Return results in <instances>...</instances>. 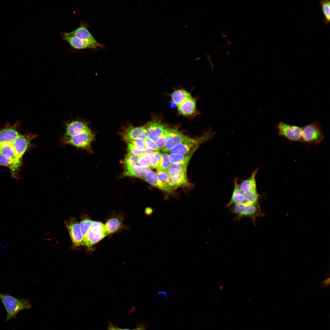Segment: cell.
Wrapping results in <instances>:
<instances>
[{"mask_svg": "<svg viewBox=\"0 0 330 330\" xmlns=\"http://www.w3.org/2000/svg\"><path fill=\"white\" fill-rule=\"evenodd\" d=\"M0 299L7 312L5 321L15 317L21 311L30 309L31 306L30 302L27 298L19 299L9 295L0 293Z\"/></svg>", "mask_w": 330, "mask_h": 330, "instance_id": "6da1fadb", "label": "cell"}, {"mask_svg": "<svg viewBox=\"0 0 330 330\" xmlns=\"http://www.w3.org/2000/svg\"><path fill=\"white\" fill-rule=\"evenodd\" d=\"M215 132L211 130L200 136L195 138L188 137L179 145L170 149L168 152L170 153L186 154L196 148L200 145L211 139Z\"/></svg>", "mask_w": 330, "mask_h": 330, "instance_id": "7a4b0ae2", "label": "cell"}, {"mask_svg": "<svg viewBox=\"0 0 330 330\" xmlns=\"http://www.w3.org/2000/svg\"><path fill=\"white\" fill-rule=\"evenodd\" d=\"M324 138L319 122H313L302 127L300 142L308 145H316L321 143Z\"/></svg>", "mask_w": 330, "mask_h": 330, "instance_id": "3957f363", "label": "cell"}, {"mask_svg": "<svg viewBox=\"0 0 330 330\" xmlns=\"http://www.w3.org/2000/svg\"><path fill=\"white\" fill-rule=\"evenodd\" d=\"M94 137V134L92 132H84L70 137L62 136L61 140L63 145H70L89 151L91 150V144Z\"/></svg>", "mask_w": 330, "mask_h": 330, "instance_id": "277c9868", "label": "cell"}, {"mask_svg": "<svg viewBox=\"0 0 330 330\" xmlns=\"http://www.w3.org/2000/svg\"><path fill=\"white\" fill-rule=\"evenodd\" d=\"M230 211L236 216L237 220L244 217L251 218L254 221L262 215L258 204H237L230 206Z\"/></svg>", "mask_w": 330, "mask_h": 330, "instance_id": "5b68a950", "label": "cell"}, {"mask_svg": "<svg viewBox=\"0 0 330 330\" xmlns=\"http://www.w3.org/2000/svg\"><path fill=\"white\" fill-rule=\"evenodd\" d=\"M278 135L289 141L300 142L302 127L281 122L277 125Z\"/></svg>", "mask_w": 330, "mask_h": 330, "instance_id": "8992f818", "label": "cell"}, {"mask_svg": "<svg viewBox=\"0 0 330 330\" xmlns=\"http://www.w3.org/2000/svg\"><path fill=\"white\" fill-rule=\"evenodd\" d=\"M107 235L104 224L100 222L93 221L86 236L85 245L91 247Z\"/></svg>", "mask_w": 330, "mask_h": 330, "instance_id": "52a82bcc", "label": "cell"}, {"mask_svg": "<svg viewBox=\"0 0 330 330\" xmlns=\"http://www.w3.org/2000/svg\"><path fill=\"white\" fill-rule=\"evenodd\" d=\"M164 134L165 147L162 151L165 152H168L188 138L178 130L167 127Z\"/></svg>", "mask_w": 330, "mask_h": 330, "instance_id": "ba28073f", "label": "cell"}, {"mask_svg": "<svg viewBox=\"0 0 330 330\" xmlns=\"http://www.w3.org/2000/svg\"><path fill=\"white\" fill-rule=\"evenodd\" d=\"M148 138L155 142L164 133L167 127L159 118L154 117L145 124Z\"/></svg>", "mask_w": 330, "mask_h": 330, "instance_id": "9c48e42d", "label": "cell"}, {"mask_svg": "<svg viewBox=\"0 0 330 330\" xmlns=\"http://www.w3.org/2000/svg\"><path fill=\"white\" fill-rule=\"evenodd\" d=\"M37 136L31 133L20 134L11 144L18 158L22 160L23 155L29 147L31 142Z\"/></svg>", "mask_w": 330, "mask_h": 330, "instance_id": "30bf717a", "label": "cell"}, {"mask_svg": "<svg viewBox=\"0 0 330 330\" xmlns=\"http://www.w3.org/2000/svg\"><path fill=\"white\" fill-rule=\"evenodd\" d=\"M66 225L73 245L76 247L85 245L78 222L74 218H71L66 222Z\"/></svg>", "mask_w": 330, "mask_h": 330, "instance_id": "8fae6325", "label": "cell"}, {"mask_svg": "<svg viewBox=\"0 0 330 330\" xmlns=\"http://www.w3.org/2000/svg\"><path fill=\"white\" fill-rule=\"evenodd\" d=\"M179 115L186 117H192L199 113L196 107V100L192 97H188L177 106Z\"/></svg>", "mask_w": 330, "mask_h": 330, "instance_id": "7c38bea8", "label": "cell"}, {"mask_svg": "<svg viewBox=\"0 0 330 330\" xmlns=\"http://www.w3.org/2000/svg\"><path fill=\"white\" fill-rule=\"evenodd\" d=\"M65 125V132L63 136L64 137H71L82 133L91 132L86 123L80 120L66 122Z\"/></svg>", "mask_w": 330, "mask_h": 330, "instance_id": "4fadbf2b", "label": "cell"}, {"mask_svg": "<svg viewBox=\"0 0 330 330\" xmlns=\"http://www.w3.org/2000/svg\"><path fill=\"white\" fill-rule=\"evenodd\" d=\"M20 123L18 121L13 125L11 126L7 123L5 127L0 130V145L13 143L20 134L17 128Z\"/></svg>", "mask_w": 330, "mask_h": 330, "instance_id": "5bb4252c", "label": "cell"}, {"mask_svg": "<svg viewBox=\"0 0 330 330\" xmlns=\"http://www.w3.org/2000/svg\"><path fill=\"white\" fill-rule=\"evenodd\" d=\"M147 138V132L144 126L134 127L129 125L125 127L123 133V138L127 142L139 139L145 140Z\"/></svg>", "mask_w": 330, "mask_h": 330, "instance_id": "9a60e30c", "label": "cell"}, {"mask_svg": "<svg viewBox=\"0 0 330 330\" xmlns=\"http://www.w3.org/2000/svg\"><path fill=\"white\" fill-rule=\"evenodd\" d=\"M68 33L93 45L96 48L97 47H103L94 37L87 28L83 25H80L75 30Z\"/></svg>", "mask_w": 330, "mask_h": 330, "instance_id": "2e32d148", "label": "cell"}, {"mask_svg": "<svg viewBox=\"0 0 330 330\" xmlns=\"http://www.w3.org/2000/svg\"><path fill=\"white\" fill-rule=\"evenodd\" d=\"M156 174L159 181L158 189L167 194H173L175 190L169 185V175L167 170L157 168Z\"/></svg>", "mask_w": 330, "mask_h": 330, "instance_id": "e0dca14e", "label": "cell"}, {"mask_svg": "<svg viewBox=\"0 0 330 330\" xmlns=\"http://www.w3.org/2000/svg\"><path fill=\"white\" fill-rule=\"evenodd\" d=\"M169 175V185L175 190L179 187H189L191 184L187 178L186 172Z\"/></svg>", "mask_w": 330, "mask_h": 330, "instance_id": "ac0fdd59", "label": "cell"}, {"mask_svg": "<svg viewBox=\"0 0 330 330\" xmlns=\"http://www.w3.org/2000/svg\"><path fill=\"white\" fill-rule=\"evenodd\" d=\"M64 40L68 42L73 48L77 49H83L88 48L95 49L93 45L88 43L78 37L64 33L63 35Z\"/></svg>", "mask_w": 330, "mask_h": 330, "instance_id": "d6986e66", "label": "cell"}, {"mask_svg": "<svg viewBox=\"0 0 330 330\" xmlns=\"http://www.w3.org/2000/svg\"><path fill=\"white\" fill-rule=\"evenodd\" d=\"M258 170V168L256 169L252 172L249 177L242 180L239 184L240 188L243 192L246 193L257 191L255 177Z\"/></svg>", "mask_w": 330, "mask_h": 330, "instance_id": "ffe728a7", "label": "cell"}, {"mask_svg": "<svg viewBox=\"0 0 330 330\" xmlns=\"http://www.w3.org/2000/svg\"><path fill=\"white\" fill-rule=\"evenodd\" d=\"M0 165L9 168L13 178L18 179V172L20 166L17 165L8 156L0 152Z\"/></svg>", "mask_w": 330, "mask_h": 330, "instance_id": "44dd1931", "label": "cell"}, {"mask_svg": "<svg viewBox=\"0 0 330 330\" xmlns=\"http://www.w3.org/2000/svg\"><path fill=\"white\" fill-rule=\"evenodd\" d=\"M123 173L124 176L135 177L141 178L151 170L148 167L137 166L124 169Z\"/></svg>", "mask_w": 330, "mask_h": 330, "instance_id": "7402d4cb", "label": "cell"}, {"mask_svg": "<svg viewBox=\"0 0 330 330\" xmlns=\"http://www.w3.org/2000/svg\"><path fill=\"white\" fill-rule=\"evenodd\" d=\"M197 149L196 148L186 154L170 153L168 155L169 161L171 163L188 164L191 158Z\"/></svg>", "mask_w": 330, "mask_h": 330, "instance_id": "603a6c76", "label": "cell"}, {"mask_svg": "<svg viewBox=\"0 0 330 330\" xmlns=\"http://www.w3.org/2000/svg\"><path fill=\"white\" fill-rule=\"evenodd\" d=\"M0 152L9 156L19 166L21 164L22 160H20L17 156L11 144L0 145Z\"/></svg>", "mask_w": 330, "mask_h": 330, "instance_id": "cb8c5ba5", "label": "cell"}, {"mask_svg": "<svg viewBox=\"0 0 330 330\" xmlns=\"http://www.w3.org/2000/svg\"><path fill=\"white\" fill-rule=\"evenodd\" d=\"M170 96L172 101L177 106L186 99L192 97L190 92L183 89L174 90Z\"/></svg>", "mask_w": 330, "mask_h": 330, "instance_id": "d4e9b609", "label": "cell"}, {"mask_svg": "<svg viewBox=\"0 0 330 330\" xmlns=\"http://www.w3.org/2000/svg\"><path fill=\"white\" fill-rule=\"evenodd\" d=\"M238 181L237 178H235L233 180L234 189L231 199L226 205V207L240 203L241 196L243 192L240 188Z\"/></svg>", "mask_w": 330, "mask_h": 330, "instance_id": "484cf974", "label": "cell"}, {"mask_svg": "<svg viewBox=\"0 0 330 330\" xmlns=\"http://www.w3.org/2000/svg\"><path fill=\"white\" fill-rule=\"evenodd\" d=\"M121 225V221L117 218H112L108 220L104 224L107 235L116 231L120 228Z\"/></svg>", "mask_w": 330, "mask_h": 330, "instance_id": "4316f807", "label": "cell"}, {"mask_svg": "<svg viewBox=\"0 0 330 330\" xmlns=\"http://www.w3.org/2000/svg\"><path fill=\"white\" fill-rule=\"evenodd\" d=\"M154 160L152 153H144L139 155L138 163L140 166L152 168Z\"/></svg>", "mask_w": 330, "mask_h": 330, "instance_id": "83f0119b", "label": "cell"}, {"mask_svg": "<svg viewBox=\"0 0 330 330\" xmlns=\"http://www.w3.org/2000/svg\"><path fill=\"white\" fill-rule=\"evenodd\" d=\"M319 3L324 18L323 22L325 25H328L330 21V1L321 0L319 1Z\"/></svg>", "mask_w": 330, "mask_h": 330, "instance_id": "f1b7e54d", "label": "cell"}, {"mask_svg": "<svg viewBox=\"0 0 330 330\" xmlns=\"http://www.w3.org/2000/svg\"><path fill=\"white\" fill-rule=\"evenodd\" d=\"M138 157L139 156L134 155L128 152L125 156L123 161L124 169L140 166L138 163Z\"/></svg>", "mask_w": 330, "mask_h": 330, "instance_id": "f546056e", "label": "cell"}, {"mask_svg": "<svg viewBox=\"0 0 330 330\" xmlns=\"http://www.w3.org/2000/svg\"><path fill=\"white\" fill-rule=\"evenodd\" d=\"M188 164L171 163L167 170L170 174H176L182 172H187Z\"/></svg>", "mask_w": 330, "mask_h": 330, "instance_id": "4dcf8cb0", "label": "cell"}, {"mask_svg": "<svg viewBox=\"0 0 330 330\" xmlns=\"http://www.w3.org/2000/svg\"><path fill=\"white\" fill-rule=\"evenodd\" d=\"M93 221L88 218H85L79 223L81 234L85 243L87 234L91 228Z\"/></svg>", "mask_w": 330, "mask_h": 330, "instance_id": "1f68e13d", "label": "cell"}, {"mask_svg": "<svg viewBox=\"0 0 330 330\" xmlns=\"http://www.w3.org/2000/svg\"><path fill=\"white\" fill-rule=\"evenodd\" d=\"M141 179L148 183L157 188H159V181L156 174L150 170L148 173Z\"/></svg>", "mask_w": 330, "mask_h": 330, "instance_id": "d6a6232c", "label": "cell"}, {"mask_svg": "<svg viewBox=\"0 0 330 330\" xmlns=\"http://www.w3.org/2000/svg\"><path fill=\"white\" fill-rule=\"evenodd\" d=\"M161 153L162 156L161 162L159 167L158 168L162 170H167L168 167L171 164L168 159L169 154L165 152Z\"/></svg>", "mask_w": 330, "mask_h": 330, "instance_id": "836d02e7", "label": "cell"}, {"mask_svg": "<svg viewBox=\"0 0 330 330\" xmlns=\"http://www.w3.org/2000/svg\"><path fill=\"white\" fill-rule=\"evenodd\" d=\"M128 142L131 143L138 150L140 151H144L146 148L145 141L144 140L139 139Z\"/></svg>", "mask_w": 330, "mask_h": 330, "instance_id": "e575fe53", "label": "cell"}, {"mask_svg": "<svg viewBox=\"0 0 330 330\" xmlns=\"http://www.w3.org/2000/svg\"><path fill=\"white\" fill-rule=\"evenodd\" d=\"M153 153L154 156V160L152 168H157L160 163L162 153L159 151H154Z\"/></svg>", "mask_w": 330, "mask_h": 330, "instance_id": "d590c367", "label": "cell"}, {"mask_svg": "<svg viewBox=\"0 0 330 330\" xmlns=\"http://www.w3.org/2000/svg\"><path fill=\"white\" fill-rule=\"evenodd\" d=\"M127 149L132 154L136 155H140L144 153V151L138 150L136 147L130 142H128Z\"/></svg>", "mask_w": 330, "mask_h": 330, "instance_id": "8d00e7d4", "label": "cell"}, {"mask_svg": "<svg viewBox=\"0 0 330 330\" xmlns=\"http://www.w3.org/2000/svg\"><path fill=\"white\" fill-rule=\"evenodd\" d=\"M145 141L146 148L154 151L159 150L156 146L155 142L148 138L145 139Z\"/></svg>", "mask_w": 330, "mask_h": 330, "instance_id": "74e56055", "label": "cell"}, {"mask_svg": "<svg viewBox=\"0 0 330 330\" xmlns=\"http://www.w3.org/2000/svg\"><path fill=\"white\" fill-rule=\"evenodd\" d=\"M165 135L164 132L160 137L155 142L157 148L162 151L165 147Z\"/></svg>", "mask_w": 330, "mask_h": 330, "instance_id": "f35d334b", "label": "cell"}, {"mask_svg": "<svg viewBox=\"0 0 330 330\" xmlns=\"http://www.w3.org/2000/svg\"><path fill=\"white\" fill-rule=\"evenodd\" d=\"M107 330H133L128 328H119L113 325L111 322H109Z\"/></svg>", "mask_w": 330, "mask_h": 330, "instance_id": "ab89813d", "label": "cell"}, {"mask_svg": "<svg viewBox=\"0 0 330 330\" xmlns=\"http://www.w3.org/2000/svg\"><path fill=\"white\" fill-rule=\"evenodd\" d=\"M330 278L327 277L321 283V286L323 288H325L329 285Z\"/></svg>", "mask_w": 330, "mask_h": 330, "instance_id": "60d3db41", "label": "cell"}, {"mask_svg": "<svg viewBox=\"0 0 330 330\" xmlns=\"http://www.w3.org/2000/svg\"><path fill=\"white\" fill-rule=\"evenodd\" d=\"M146 327L143 324H140L133 330H146Z\"/></svg>", "mask_w": 330, "mask_h": 330, "instance_id": "b9f144b4", "label": "cell"}]
</instances>
